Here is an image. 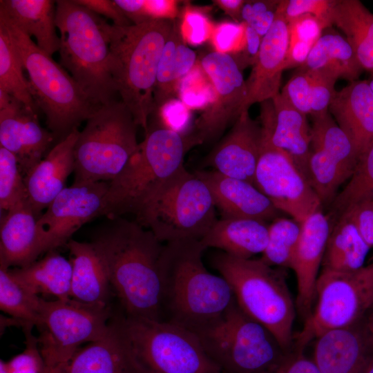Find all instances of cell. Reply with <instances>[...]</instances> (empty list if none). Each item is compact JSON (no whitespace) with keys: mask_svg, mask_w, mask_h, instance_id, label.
Segmentation results:
<instances>
[{"mask_svg":"<svg viewBox=\"0 0 373 373\" xmlns=\"http://www.w3.org/2000/svg\"><path fill=\"white\" fill-rule=\"evenodd\" d=\"M91 242L126 316L163 321L160 259L164 245L138 222L110 219Z\"/></svg>","mask_w":373,"mask_h":373,"instance_id":"6da1fadb","label":"cell"},{"mask_svg":"<svg viewBox=\"0 0 373 373\" xmlns=\"http://www.w3.org/2000/svg\"><path fill=\"white\" fill-rule=\"evenodd\" d=\"M200 241L164 245L160 259L163 321L196 333L220 318L236 301L229 283L206 269Z\"/></svg>","mask_w":373,"mask_h":373,"instance_id":"7a4b0ae2","label":"cell"},{"mask_svg":"<svg viewBox=\"0 0 373 373\" xmlns=\"http://www.w3.org/2000/svg\"><path fill=\"white\" fill-rule=\"evenodd\" d=\"M172 26L169 20L125 26L104 23L117 92L136 124L146 131L154 112L157 67Z\"/></svg>","mask_w":373,"mask_h":373,"instance_id":"3957f363","label":"cell"},{"mask_svg":"<svg viewBox=\"0 0 373 373\" xmlns=\"http://www.w3.org/2000/svg\"><path fill=\"white\" fill-rule=\"evenodd\" d=\"M195 145L191 135L162 126L147 131L124 168L109 182L102 216L109 219L126 214L136 216L184 167V155Z\"/></svg>","mask_w":373,"mask_h":373,"instance_id":"277c9868","label":"cell"},{"mask_svg":"<svg viewBox=\"0 0 373 373\" xmlns=\"http://www.w3.org/2000/svg\"><path fill=\"white\" fill-rule=\"evenodd\" d=\"M56 1V26L59 31L60 65L69 71L95 106L115 100L106 20L74 0Z\"/></svg>","mask_w":373,"mask_h":373,"instance_id":"5b68a950","label":"cell"},{"mask_svg":"<svg viewBox=\"0 0 373 373\" xmlns=\"http://www.w3.org/2000/svg\"><path fill=\"white\" fill-rule=\"evenodd\" d=\"M28 75L34 100L46 115V124L59 140L86 121L97 106L92 104L70 75L42 50L31 37L0 13Z\"/></svg>","mask_w":373,"mask_h":373,"instance_id":"8992f818","label":"cell"},{"mask_svg":"<svg viewBox=\"0 0 373 373\" xmlns=\"http://www.w3.org/2000/svg\"><path fill=\"white\" fill-rule=\"evenodd\" d=\"M213 265L230 285L238 306L265 327L286 352L292 351L294 305L283 274L260 259H245L224 252Z\"/></svg>","mask_w":373,"mask_h":373,"instance_id":"52a82bcc","label":"cell"},{"mask_svg":"<svg viewBox=\"0 0 373 373\" xmlns=\"http://www.w3.org/2000/svg\"><path fill=\"white\" fill-rule=\"evenodd\" d=\"M115 319L138 373H221L187 329L126 315Z\"/></svg>","mask_w":373,"mask_h":373,"instance_id":"ba28073f","label":"cell"},{"mask_svg":"<svg viewBox=\"0 0 373 373\" xmlns=\"http://www.w3.org/2000/svg\"><path fill=\"white\" fill-rule=\"evenodd\" d=\"M137 126L122 100L97 106L75 146L73 183L115 178L138 147Z\"/></svg>","mask_w":373,"mask_h":373,"instance_id":"9c48e42d","label":"cell"},{"mask_svg":"<svg viewBox=\"0 0 373 373\" xmlns=\"http://www.w3.org/2000/svg\"><path fill=\"white\" fill-rule=\"evenodd\" d=\"M215 207L205 182L184 166L146 203L137 222L162 242L200 240L217 220Z\"/></svg>","mask_w":373,"mask_h":373,"instance_id":"30bf717a","label":"cell"},{"mask_svg":"<svg viewBox=\"0 0 373 373\" xmlns=\"http://www.w3.org/2000/svg\"><path fill=\"white\" fill-rule=\"evenodd\" d=\"M194 334L221 373H265L289 353L236 302L217 321Z\"/></svg>","mask_w":373,"mask_h":373,"instance_id":"8fae6325","label":"cell"},{"mask_svg":"<svg viewBox=\"0 0 373 373\" xmlns=\"http://www.w3.org/2000/svg\"><path fill=\"white\" fill-rule=\"evenodd\" d=\"M316 305L303 329L294 335L296 350L321 334L362 321L373 304V259L350 272L322 269L316 285Z\"/></svg>","mask_w":373,"mask_h":373,"instance_id":"7c38bea8","label":"cell"},{"mask_svg":"<svg viewBox=\"0 0 373 373\" xmlns=\"http://www.w3.org/2000/svg\"><path fill=\"white\" fill-rule=\"evenodd\" d=\"M108 306L88 305L73 298L48 301L42 298L39 349L48 369L66 365L84 343L102 338L108 332Z\"/></svg>","mask_w":373,"mask_h":373,"instance_id":"4fadbf2b","label":"cell"},{"mask_svg":"<svg viewBox=\"0 0 373 373\" xmlns=\"http://www.w3.org/2000/svg\"><path fill=\"white\" fill-rule=\"evenodd\" d=\"M262 135L254 186L279 211L287 213L301 224L310 215L322 209V203L290 157L275 146L262 130Z\"/></svg>","mask_w":373,"mask_h":373,"instance_id":"5bb4252c","label":"cell"},{"mask_svg":"<svg viewBox=\"0 0 373 373\" xmlns=\"http://www.w3.org/2000/svg\"><path fill=\"white\" fill-rule=\"evenodd\" d=\"M307 180L322 205L332 204L358 161L355 148L329 112L312 117Z\"/></svg>","mask_w":373,"mask_h":373,"instance_id":"9a60e30c","label":"cell"},{"mask_svg":"<svg viewBox=\"0 0 373 373\" xmlns=\"http://www.w3.org/2000/svg\"><path fill=\"white\" fill-rule=\"evenodd\" d=\"M200 64L213 84L215 97L195 121L191 135L197 145L216 139L236 121L247 97L246 81L231 55L213 51Z\"/></svg>","mask_w":373,"mask_h":373,"instance_id":"2e32d148","label":"cell"},{"mask_svg":"<svg viewBox=\"0 0 373 373\" xmlns=\"http://www.w3.org/2000/svg\"><path fill=\"white\" fill-rule=\"evenodd\" d=\"M109 182L73 183L66 187L37 219L43 253L67 244L82 225L102 216Z\"/></svg>","mask_w":373,"mask_h":373,"instance_id":"e0dca14e","label":"cell"},{"mask_svg":"<svg viewBox=\"0 0 373 373\" xmlns=\"http://www.w3.org/2000/svg\"><path fill=\"white\" fill-rule=\"evenodd\" d=\"M54 139L36 112L0 90V146L15 155L24 177L46 156Z\"/></svg>","mask_w":373,"mask_h":373,"instance_id":"ac0fdd59","label":"cell"},{"mask_svg":"<svg viewBox=\"0 0 373 373\" xmlns=\"http://www.w3.org/2000/svg\"><path fill=\"white\" fill-rule=\"evenodd\" d=\"M332 227L330 218L322 209L301 223L300 235L289 268L296 278L298 311L305 319L311 314L316 300L318 271Z\"/></svg>","mask_w":373,"mask_h":373,"instance_id":"d6986e66","label":"cell"},{"mask_svg":"<svg viewBox=\"0 0 373 373\" xmlns=\"http://www.w3.org/2000/svg\"><path fill=\"white\" fill-rule=\"evenodd\" d=\"M261 125L242 113L229 133L211 151L206 166L224 175L254 185L262 144Z\"/></svg>","mask_w":373,"mask_h":373,"instance_id":"ffe728a7","label":"cell"},{"mask_svg":"<svg viewBox=\"0 0 373 373\" xmlns=\"http://www.w3.org/2000/svg\"><path fill=\"white\" fill-rule=\"evenodd\" d=\"M289 45L288 23L279 5L276 17L262 38L258 55L246 81L247 97L240 114L255 103L272 99L278 93Z\"/></svg>","mask_w":373,"mask_h":373,"instance_id":"44dd1931","label":"cell"},{"mask_svg":"<svg viewBox=\"0 0 373 373\" xmlns=\"http://www.w3.org/2000/svg\"><path fill=\"white\" fill-rule=\"evenodd\" d=\"M260 104L262 130L275 146L290 157L307 180L312 135L307 115L293 107L280 93Z\"/></svg>","mask_w":373,"mask_h":373,"instance_id":"7402d4cb","label":"cell"},{"mask_svg":"<svg viewBox=\"0 0 373 373\" xmlns=\"http://www.w3.org/2000/svg\"><path fill=\"white\" fill-rule=\"evenodd\" d=\"M372 352L373 338L364 318L350 327L318 336L312 360L320 373H361Z\"/></svg>","mask_w":373,"mask_h":373,"instance_id":"603a6c76","label":"cell"},{"mask_svg":"<svg viewBox=\"0 0 373 373\" xmlns=\"http://www.w3.org/2000/svg\"><path fill=\"white\" fill-rule=\"evenodd\" d=\"M79 131L73 130L59 141L24 177L30 204L37 217L66 188L75 170V146Z\"/></svg>","mask_w":373,"mask_h":373,"instance_id":"cb8c5ba5","label":"cell"},{"mask_svg":"<svg viewBox=\"0 0 373 373\" xmlns=\"http://www.w3.org/2000/svg\"><path fill=\"white\" fill-rule=\"evenodd\" d=\"M195 173L209 187L216 207L223 218L274 220L279 211L254 184L228 177L216 171H197Z\"/></svg>","mask_w":373,"mask_h":373,"instance_id":"d4e9b609","label":"cell"},{"mask_svg":"<svg viewBox=\"0 0 373 373\" xmlns=\"http://www.w3.org/2000/svg\"><path fill=\"white\" fill-rule=\"evenodd\" d=\"M329 112L352 141L359 159L373 145V91L370 82L355 80L336 91Z\"/></svg>","mask_w":373,"mask_h":373,"instance_id":"484cf974","label":"cell"},{"mask_svg":"<svg viewBox=\"0 0 373 373\" xmlns=\"http://www.w3.org/2000/svg\"><path fill=\"white\" fill-rule=\"evenodd\" d=\"M37 219L29 200L12 207L1 218L0 267H23L43 254Z\"/></svg>","mask_w":373,"mask_h":373,"instance_id":"4316f807","label":"cell"},{"mask_svg":"<svg viewBox=\"0 0 373 373\" xmlns=\"http://www.w3.org/2000/svg\"><path fill=\"white\" fill-rule=\"evenodd\" d=\"M66 373H138L115 318L101 339L79 349L65 366Z\"/></svg>","mask_w":373,"mask_h":373,"instance_id":"83f0119b","label":"cell"},{"mask_svg":"<svg viewBox=\"0 0 373 373\" xmlns=\"http://www.w3.org/2000/svg\"><path fill=\"white\" fill-rule=\"evenodd\" d=\"M67 246L73 267L70 298L85 304L108 306L112 288L93 244L70 240Z\"/></svg>","mask_w":373,"mask_h":373,"instance_id":"f1b7e54d","label":"cell"},{"mask_svg":"<svg viewBox=\"0 0 373 373\" xmlns=\"http://www.w3.org/2000/svg\"><path fill=\"white\" fill-rule=\"evenodd\" d=\"M269 225L252 218L217 220L200 240L204 249L214 247L234 257L249 259L262 254L268 242Z\"/></svg>","mask_w":373,"mask_h":373,"instance_id":"f546056e","label":"cell"},{"mask_svg":"<svg viewBox=\"0 0 373 373\" xmlns=\"http://www.w3.org/2000/svg\"><path fill=\"white\" fill-rule=\"evenodd\" d=\"M0 13L28 36H33L37 45L49 55L59 51L60 39L56 32V1L1 0Z\"/></svg>","mask_w":373,"mask_h":373,"instance_id":"4dcf8cb0","label":"cell"},{"mask_svg":"<svg viewBox=\"0 0 373 373\" xmlns=\"http://www.w3.org/2000/svg\"><path fill=\"white\" fill-rule=\"evenodd\" d=\"M196 59L195 52L182 37L179 21H173L157 67L153 93L154 111L175 98L180 82L196 65Z\"/></svg>","mask_w":373,"mask_h":373,"instance_id":"1f68e13d","label":"cell"},{"mask_svg":"<svg viewBox=\"0 0 373 373\" xmlns=\"http://www.w3.org/2000/svg\"><path fill=\"white\" fill-rule=\"evenodd\" d=\"M12 276L33 294L70 298L73 267L70 260L54 250L28 266L8 269Z\"/></svg>","mask_w":373,"mask_h":373,"instance_id":"d6a6232c","label":"cell"},{"mask_svg":"<svg viewBox=\"0 0 373 373\" xmlns=\"http://www.w3.org/2000/svg\"><path fill=\"white\" fill-rule=\"evenodd\" d=\"M330 21L345 34L362 68L373 74V14L358 0H335Z\"/></svg>","mask_w":373,"mask_h":373,"instance_id":"836d02e7","label":"cell"},{"mask_svg":"<svg viewBox=\"0 0 373 373\" xmlns=\"http://www.w3.org/2000/svg\"><path fill=\"white\" fill-rule=\"evenodd\" d=\"M370 249L350 217L343 213L332 227L322 269L341 272L358 270L365 266Z\"/></svg>","mask_w":373,"mask_h":373,"instance_id":"e575fe53","label":"cell"},{"mask_svg":"<svg viewBox=\"0 0 373 373\" xmlns=\"http://www.w3.org/2000/svg\"><path fill=\"white\" fill-rule=\"evenodd\" d=\"M298 69L327 70L350 82L358 80L363 70L347 39L332 33L321 36Z\"/></svg>","mask_w":373,"mask_h":373,"instance_id":"d590c367","label":"cell"},{"mask_svg":"<svg viewBox=\"0 0 373 373\" xmlns=\"http://www.w3.org/2000/svg\"><path fill=\"white\" fill-rule=\"evenodd\" d=\"M23 66L6 26L0 22V90L37 113V106L25 77Z\"/></svg>","mask_w":373,"mask_h":373,"instance_id":"8d00e7d4","label":"cell"},{"mask_svg":"<svg viewBox=\"0 0 373 373\" xmlns=\"http://www.w3.org/2000/svg\"><path fill=\"white\" fill-rule=\"evenodd\" d=\"M42 298L23 287L10 274L0 267V308L17 320L23 327L41 325Z\"/></svg>","mask_w":373,"mask_h":373,"instance_id":"74e56055","label":"cell"},{"mask_svg":"<svg viewBox=\"0 0 373 373\" xmlns=\"http://www.w3.org/2000/svg\"><path fill=\"white\" fill-rule=\"evenodd\" d=\"M348 180L331 204L336 220L352 207L373 200V145L359 157Z\"/></svg>","mask_w":373,"mask_h":373,"instance_id":"f35d334b","label":"cell"},{"mask_svg":"<svg viewBox=\"0 0 373 373\" xmlns=\"http://www.w3.org/2000/svg\"><path fill=\"white\" fill-rule=\"evenodd\" d=\"M301 232L294 220L276 218L269 225L268 242L260 260L270 267H289Z\"/></svg>","mask_w":373,"mask_h":373,"instance_id":"ab89813d","label":"cell"},{"mask_svg":"<svg viewBox=\"0 0 373 373\" xmlns=\"http://www.w3.org/2000/svg\"><path fill=\"white\" fill-rule=\"evenodd\" d=\"M287 23L289 45L285 70L299 68L304 64L325 28L323 23L312 15L299 16Z\"/></svg>","mask_w":373,"mask_h":373,"instance_id":"60d3db41","label":"cell"},{"mask_svg":"<svg viewBox=\"0 0 373 373\" xmlns=\"http://www.w3.org/2000/svg\"><path fill=\"white\" fill-rule=\"evenodd\" d=\"M28 200L23 175L15 155L0 146V209L8 211Z\"/></svg>","mask_w":373,"mask_h":373,"instance_id":"b9f144b4","label":"cell"},{"mask_svg":"<svg viewBox=\"0 0 373 373\" xmlns=\"http://www.w3.org/2000/svg\"><path fill=\"white\" fill-rule=\"evenodd\" d=\"M178 95L189 109L205 110L213 103L214 87L200 63L182 79Z\"/></svg>","mask_w":373,"mask_h":373,"instance_id":"7bdbcfd3","label":"cell"},{"mask_svg":"<svg viewBox=\"0 0 373 373\" xmlns=\"http://www.w3.org/2000/svg\"><path fill=\"white\" fill-rule=\"evenodd\" d=\"M179 26L185 43L195 46L210 40L215 25L202 9L187 5L182 12Z\"/></svg>","mask_w":373,"mask_h":373,"instance_id":"ee69618b","label":"cell"},{"mask_svg":"<svg viewBox=\"0 0 373 373\" xmlns=\"http://www.w3.org/2000/svg\"><path fill=\"white\" fill-rule=\"evenodd\" d=\"M32 327H23L26 335V348L20 354L6 362L8 373H48L42 357L38 339L31 332Z\"/></svg>","mask_w":373,"mask_h":373,"instance_id":"f6af8a7d","label":"cell"},{"mask_svg":"<svg viewBox=\"0 0 373 373\" xmlns=\"http://www.w3.org/2000/svg\"><path fill=\"white\" fill-rule=\"evenodd\" d=\"M311 75V112L312 117L329 111V106L336 91L335 84L338 77L327 70H307Z\"/></svg>","mask_w":373,"mask_h":373,"instance_id":"bcb514c9","label":"cell"},{"mask_svg":"<svg viewBox=\"0 0 373 373\" xmlns=\"http://www.w3.org/2000/svg\"><path fill=\"white\" fill-rule=\"evenodd\" d=\"M335 0H281L279 8L287 22L304 15L317 17L325 28L332 26L330 12Z\"/></svg>","mask_w":373,"mask_h":373,"instance_id":"7dc6e473","label":"cell"},{"mask_svg":"<svg viewBox=\"0 0 373 373\" xmlns=\"http://www.w3.org/2000/svg\"><path fill=\"white\" fill-rule=\"evenodd\" d=\"M246 24L224 21L215 25L210 41L214 51L233 55L242 48L245 38Z\"/></svg>","mask_w":373,"mask_h":373,"instance_id":"c3c4849f","label":"cell"},{"mask_svg":"<svg viewBox=\"0 0 373 373\" xmlns=\"http://www.w3.org/2000/svg\"><path fill=\"white\" fill-rule=\"evenodd\" d=\"M281 95L296 110L307 115L311 112V75L300 70L284 86Z\"/></svg>","mask_w":373,"mask_h":373,"instance_id":"681fc988","label":"cell"},{"mask_svg":"<svg viewBox=\"0 0 373 373\" xmlns=\"http://www.w3.org/2000/svg\"><path fill=\"white\" fill-rule=\"evenodd\" d=\"M190 110L182 101L173 98L164 104L157 111L164 127L186 135L191 115Z\"/></svg>","mask_w":373,"mask_h":373,"instance_id":"f907efd6","label":"cell"},{"mask_svg":"<svg viewBox=\"0 0 373 373\" xmlns=\"http://www.w3.org/2000/svg\"><path fill=\"white\" fill-rule=\"evenodd\" d=\"M344 213L350 217L363 240L373 248V200L358 204Z\"/></svg>","mask_w":373,"mask_h":373,"instance_id":"816d5d0a","label":"cell"},{"mask_svg":"<svg viewBox=\"0 0 373 373\" xmlns=\"http://www.w3.org/2000/svg\"><path fill=\"white\" fill-rule=\"evenodd\" d=\"M265 373H320L312 358L303 351L292 350L274 367Z\"/></svg>","mask_w":373,"mask_h":373,"instance_id":"f5cc1de1","label":"cell"},{"mask_svg":"<svg viewBox=\"0 0 373 373\" xmlns=\"http://www.w3.org/2000/svg\"><path fill=\"white\" fill-rule=\"evenodd\" d=\"M262 39V38L254 28L246 24L244 44L238 52L231 55L241 70L249 66L254 65L258 55Z\"/></svg>","mask_w":373,"mask_h":373,"instance_id":"db71d44e","label":"cell"},{"mask_svg":"<svg viewBox=\"0 0 373 373\" xmlns=\"http://www.w3.org/2000/svg\"><path fill=\"white\" fill-rule=\"evenodd\" d=\"M96 15H101L113 20L116 26L131 25V21L117 7L114 0H74Z\"/></svg>","mask_w":373,"mask_h":373,"instance_id":"11a10c76","label":"cell"},{"mask_svg":"<svg viewBox=\"0 0 373 373\" xmlns=\"http://www.w3.org/2000/svg\"><path fill=\"white\" fill-rule=\"evenodd\" d=\"M175 0H144V15L147 21L154 20H173L179 13Z\"/></svg>","mask_w":373,"mask_h":373,"instance_id":"9f6ffc18","label":"cell"},{"mask_svg":"<svg viewBox=\"0 0 373 373\" xmlns=\"http://www.w3.org/2000/svg\"><path fill=\"white\" fill-rule=\"evenodd\" d=\"M280 2V1L278 0L245 1L241 12V22L249 23L260 13L277 8Z\"/></svg>","mask_w":373,"mask_h":373,"instance_id":"6f0895ef","label":"cell"},{"mask_svg":"<svg viewBox=\"0 0 373 373\" xmlns=\"http://www.w3.org/2000/svg\"><path fill=\"white\" fill-rule=\"evenodd\" d=\"M117 7L133 24L148 22L144 10V0H114Z\"/></svg>","mask_w":373,"mask_h":373,"instance_id":"680465c9","label":"cell"},{"mask_svg":"<svg viewBox=\"0 0 373 373\" xmlns=\"http://www.w3.org/2000/svg\"><path fill=\"white\" fill-rule=\"evenodd\" d=\"M244 0H213V3L232 18L236 23H241V12Z\"/></svg>","mask_w":373,"mask_h":373,"instance_id":"91938a15","label":"cell"},{"mask_svg":"<svg viewBox=\"0 0 373 373\" xmlns=\"http://www.w3.org/2000/svg\"><path fill=\"white\" fill-rule=\"evenodd\" d=\"M365 322L368 332L373 338V304L365 317Z\"/></svg>","mask_w":373,"mask_h":373,"instance_id":"94428289","label":"cell"},{"mask_svg":"<svg viewBox=\"0 0 373 373\" xmlns=\"http://www.w3.org/2000/svg\"><path fill=\"white\" fill-rule=\"evenodd\" d=\"M361 373H373V352L367 361Z\"/></svg>","mask_w":373,"mask_h":373,"instance_id":"6125c7cd","label":"cell"},{"mask_svg":"<svg viewBox=\"0 0 373 373\" xmlns=\"http://www.w3.org/2000/svg\"><path fill=\"white\" fill-rule=\"evenodd\" d=\"M65 366L66 365H60L52 367L48 369V373H66Z\"/></svg>","mask_w":373,"mask_h":373,"instance_id":"be15d7a7","label":"cell"},{"mask_svg":"<svg viewBox=\"0 0 373 373\" xmlns=\"http://www.w3.org/2000/svg\"><path fill=\"white\" fill-rule=\"evenodd\" d=\"M0 373H8L6 366V362L3 360L0 361Z\"/></svg>","mask_w":373,"mask_h":373,"instance_id":"e7e4bbea","label":"cell"},{"mask_svg":"<svg viewBox=\"0 0 373 373\" xmlns=\"http://www.w3.org/2000/svg\"><path fill=\"white\" fill-rule=\"evenodd\" d=\"M370 86L373 91V79L370 82Z\"/></svg>","mask_w":373,"mask_h":373,"instance_id":"03108f58","label":"cell"}]
</instances>
